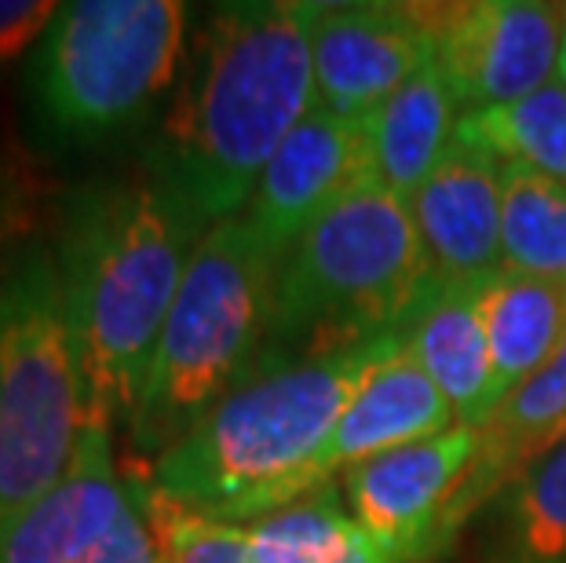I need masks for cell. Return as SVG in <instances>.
<instances>
[{
	"label": "cell",
	"instance_id": "obj_11",
	"mask_svg": "<svg viewBox=\"0 0 566 563\" xmlns=\"http://www.w3.org/2000/svg\"><path fill=\"white\" fill-rule=\"evenodd\" d=\"M366 176H373L366 122L315 106L274 150L242 217L282 260L296 238Z\"/></svg>",
	"mask_w": 566,
	"mask_h": 563
},
{
	"label": "cell",
	"instance_id": "obj_13",
	"mask_svg": "<svg viewBox=\"0 0 566 563\" xmlns=\"http://www.w3.org/2000/svg\"><path fill=\"white\" fill-rule=\"evenodd\" d=\"M409 212L439 285H483L501 271V161L490 154L453 139Z\"/></svg>",
	"mask_w": 566,
	"mask_h": 563
},
{
	"label": "cell",
	"instance_id": "obj_19",
	"mask_svg": "<svg viewBox=\"0 0 566 563\" xmlns=\"http://www.w3.org/2000/svg\"><path fill=\"white\" fill-rule=\"evenodd\" d=\"M486 563H566V432L493 501Z\"/></svg>",
	"mask_w": 566,
	"mask_h": 563
},
{
	"label": "cell",
	"instance_id": "obj_14",
	"mask_svg": "<svg viewBox=\"0 0 566 563\" xmlns=\"http://www.w3.org/2000/svg\"><path fill=\"white\" fill-rule=\"evenodd\" d=\"M446 428H457L450 403L409 355V347H402L391 363H384L366 380L363 392L340 414L325 447V479L388 450L431 439Z\"/></svg>",
	"mask_w": 566,
	"mask_h": 563
},
{
	"label": "cell",
	"instance_id": "obj_12",
	"mask_svg": "<svg viewBox=\"0 0 566 563\" xmlns=\"http://www.w3.org/2000/svg\"><path fill=\"white\" fill-rule=\"evenodd\" d=\"M128 509L132 483L114 461V428L88 421L66 476L0 531V563H84Z\"/></svg>",
	"mask_w": 566,
	"mask_h": 563
},
{
	"label": "cell",
	"instance_id": "obj_15",
	"mask_svg": "<svg viewBox=\"0 0 566 563\" xmlns=\"http://www.w3.org/2000/svg\"><path fill=\"white\" fill-rule=\"evenodd\" d=\"M409 355L450 403L457 425L486 428L497 414L483 285H439L406 337Z\"/></svg>",
	"mask_w": 566,
	"mask_h": 563
},
{
	"label": "cell",
	"instance_id": "obj_20",
	"mask_svg": "<svg viewBox=\"0 0 566 563\" xmlns=\"http://www.w3.org/2000/svg\"><path fill=\"white\" fill-rule=\"evenodd\" d=\"M457 139L501 165H520L566 184V81H548L509 106L461 114Z\"/></svg>",
	"mask_w": 566,
	"mask_h": 563
},
{
	"label": "cell",
	"instance_id": "obj_7",
	"mask_svg": "<svg viewBox=\"0 0 566 563\" xmlns=\"http://www.w3.org/2000/svg\"><path fill=\"white\" fill-rule=\"evenodd\" d=\"M184 44L179 0L59 4L30 63V100L44 132L99 143L136 128L172 88Z\"/></svg>",
	"mask_w": 566,
	"mask_h": 563
},
{
	"label": "cell",
	"instance_id": "obj_9",
	"mask_svg": "<svg viewBox=\"0 0 566 563\" xmlns=\"http://www.w3.org/2000/svg\"><path fill=\"white\" fill-rule=\"evenodd\" d=\"M483 453V428L446 432L352 465L340 483L358 526L399 563H420L450 542L464 517V487Z\"/></svg>",
	"mask_w": 566,
	"mask_h": 563
},
{
	"label": "cell",
	"instance_id": "obj_4",
	"mask_svg": "<svg viewBox=\"0 0 566 563\" xmlns=\"http://www.w3.org/2000/svg\"><path fill=\"white\" fill-rule=\"evenodd\" d=\"M436 290L409 201L366 176L279 260L260 358H307L409 330Z\"/></svg>",
	"mask_w": 566,
	"mask_h": 563
},
{
	"label": "cell",
	"instance_id": "obj_25",
	"mask_svg": "<svg viewBox=\"0 0 566 563\" xmlns=\"http://www.w3.org/2000/svg\"><path fill=\"white\" fill-rule=\"evenodd\" d=\"M559 77L566 81V4H563V59H559Z\"/></svg>",
	"mask_w": 566,
	"mask_h": 563
},
{
	"label": "cell",
	"instance_id": "obj_2",
	"mask_svg": "<svg viewBox=\"0 0 566 563\" xmlns=\"http://www.w3.org/2000/svg\"><path fill=\"white\" fill-rule=\"evenodd\" d=\"M409 330L307 358H260L161 458L150 487L220 523H256L325 479V447L347 403L406 347Z\"/></svg>",
	"mask_w": 566,
	"mask_h": 563
},
{
	"label": "cell",
	"instance_id": "obj_1",
	"mask_svg": "<svg viewBox=\"0 0 566 563\" xmlns=\"http://www.w3.org/2000/svg\"><path fill=\"white\" fill-rule=\"evenodd\" d=\"M311 19V0H245L201 22L150 173L209 227L242 217L274 150L318 106Z\"/></svg>",
	"mask_w": 566,
	"mask_h": 563
},
{
	"label": "cell",
	"instance_id": "obj_10",
	"mask_svg": "<svg viewBox=\"0 0 566 563\" xmlns=\"http://www.w3.org/2000/svg\"><path fill=\"white\" fill-rule=\"evenodd\" d=\"M311 63L322 111L366 122L436 63V48L417 4H315Z\"/></svg>",
	"mask_w": 566,
	"mask_h": 563
},
{
	"label": "cell",
	"instance_id": "obj_23",
	"mask_svg": "<svg viewBox=\"0 0 566 563\" xmlns=\"http://www.w3.org/2000/svg\"><path fill=\"white\" fill-rule=\"evenodd\" d=\"M139 487V498L147 505V517L158 531L165 549V563H249V526L220 523L198 512L172 505L150 487L147 476L132 472Z\"/></svg>",
	"mask_w": 566,
	"mask_h": 563
},
{
	"label": "cell",
	"instance_id": "obj_26",
	"mask_svg": "<svg viewBox=\"0 0 566 563\" xmlns=\"http://www.w3.org/2000/svg\"><path fill=\"white\" fill-rule=\"evenodd\" d=\"M563 432H566V428H563Z\"/></svg>",
	"mask_w": 566,
	"mask_h": 563
},
{
	"label": "cell",
	"instance_id": "obj_21",
	"mask_svg": "<svg viewBox=\"0 0 566 563\" xmlns=\"http://www.w3.org/2000/svg\"><path fill=\"white\" fill-rule=\"evenodd\" d=\"M501 271L566 279V184L501 165Z\"/></svg>",
	"mask_w": 566,
	"mask_h": 563
},
{
	"label": "cell",
	"instance_id": "obj_24",
	"mask_svg": "<svg viewBox=\"0 0 566 563\" xmlns=\"http://www.w3.org/2000/svg\"><path fill=\"white\" fill-rule=\"evenodd\" d=\"M59 4L48 0H0V66L27 52V44L44 38Z\"/></svg>",
	"mask_w": 566,
	"mask_h": 563
},
{
	"label": "cell",
	"instance_id": "obj_6",
	"mask_svg": "<svg viewBox=\"0 0 566 563\" xmlns=\"http://www.w3.org/2000/svg\"><path fill=\"white\" fill-rule=\"evenodd\" d=\"M88 428L59 263L30 246L0 279V531L74 465Z\"/></svg>",
	"mask_w": 566,
	"mask_h": 563
},
{
	"label": "cell",
	"instance_id": "obj_8",
	"mask_svg": "<svg viewBox=\"0 0 566 563\" xmlns=\"http://www.w3.org/2000/svg\"><path fill=\"white\" fill-rule=\"evenodd\" d=\"M436 66L461 114L509 106L559 77L563 4L545 0H450L417 4Z\"/></svg>",
	"mask_w": 566,
	"mask_h": 563
},
{
	"label": "cell",
	"instance_id": "obj_16",
	"mask_svg": "<svg viewBox=\"0 0 566 563\" xmlns=\"http://www.w3.org/2000/svg\"><path fill=\"white\" fill-rule=\"evenodd\" d=\"M457 125L461 103L446 85L442 70L428 63L377 114L366 117L373 176L409 201L450 154Z\"/></svg>",
	"mask_w": 566,
	"mask_h": 563
},
{
	"label": "cell",
	"instance_id": "obj_18",
	"mask_svg": "<svg viewBox=\"0 0 566 563\" xmlns=\"http://www.w3.org/2000/svg\"><path fill=\"white\" fill-rule=\"evenodd\" d=\"M566 428V344L526 385L497 406L483 428V453L464 487V517L497 498L523 465L556 442Z\"/></svg>",
	"mask_w": 566,
	"mask_h": 563
},
{
	"label": "cell",
	"instance_id": "obj_22",
	"mask_svg": "<svg viewBox=\"0 0 566 563\" xmlns=\"http://www.w3.org/2000/svg\"><path fill=\"white\" fill-rule=\"evenodd\" d=\"M352 512L333 483H322L293 505L249 526V563H329L340 549Z\"/></svg>",
	"mask_w": 566,
	"mask_h": 563
},
{
	"label": "cell",
	"instance_id": "obj_17",
	"mask_svg": "<svg viewBox=\"0 0 566 563\" xmlns=\"http://www.w3.org/2000/svg\"><path fill=\"white\" fill-rule=\"evenodd\" d=\"M497 406L566 344V279L497 271L483 282Z\"/></svg>",
	"mask_w": 566,
	"mask_h": 563
},
{
	"label": "cell",
	"instance_id": "obj_3",
	"mask_svg": "<svg viewBox=\"0 0 566 563\" xmlns=\"http://www.w3.org/2000/svg\"><path fill=\"white\" fill-rule=\"evenodd\" d=\"M205 231L209 223L154 173L70 198L55 263L88 421L114 428L136 414L161 326Z\"/></svg>",
	"mask_w": 566,
	"mask_h": 563
},
{
	"label": "cell",
	"instance_id": "obj_5",
	"mask_svg": "<svg viewBox=\"0 0 566 563\" xmlns=\"http://www.w3.org/2000/svg\"><path fill=\"white\" fill-rule=\"evenodd\" d=\"M279 257L245 217L212 223L198 242L154 347L147 385L128 417L132 447L161 458L263 352Z\"/></svg>",
	"mask_w": 566,
	"mask_h": 563
}]
</instances>
